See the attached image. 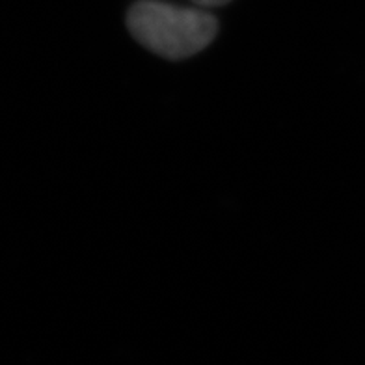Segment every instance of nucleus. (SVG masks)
<instances>
[{
	"label": "nucleus",
	"instance_id": "2",
	"mask_svg": "<svg viewBox=\"0 0 365 365\" xmlns=\"http://www.w3.org/2000/svg\"><path fill=\"white\" fill-rule=\"evenodd\" d=\"M192 2L196 6H200V8H205V10H209V8H218V6L230 4L231 0H192Z\"/></svg>",
	"mask_w": 365,
	"mask_h": 365
},
{
	"label": "nucleus",
	"instance_id": "1",
	"mask_svg": "<svg viewBox=\"0 0 365 365\" xmlns=\"http://www.w3.org/2000/svg\"><path fill=\"white\" fill-rule=\"evenodd\" d=\"M133 38L168 60H182L203 51L217 38L218 21L205 8H181L160 0H138L127 14Z\"/></svg>",
	"mask_w": 365,
	"mask_h": 365
}]
</instances>
